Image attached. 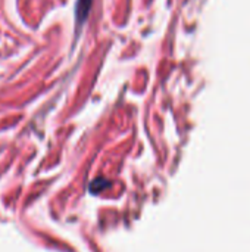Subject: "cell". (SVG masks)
<instances>
[{
  "label": "cell",
  "mask_w": 250,
  "mask_h": 252,
  "mask_svg": "<svg viewBox=\"0 0 250 252\" xmlns=\"http://www.w3.org/2000/svg\"><path fill=\"white\" fill-rule=\"evenodd\" d=\"M90 4L91 0H78V6H77V18L78 21H83L87 18V13L90 10Z\"/></svg>",
  "instance_id": "6da1fadb"
}]
</instances>
